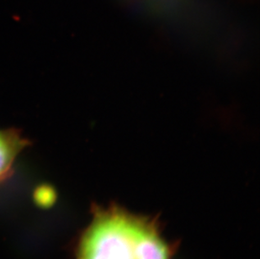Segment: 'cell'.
Wrapping results in <instances>:
<instances>
[{"mask_svg": "<svg viewBox=\"0 0 260 259\" xmlns=\"http://www.w3.org/2000/svg\"><path fill=\"white\" fill-rule=\"evenodd\" d=\"M76 259H170L152 223L117 209L99 210L79 241Z\"/></svg>", "mask_w": 260, "mask_h": 259, "instance_id": "1", "label": "cell"}, {"mask_svg": "<svg viewBox=\"0 0 260 259\" xmlns=\"http://www.w3.org/2000/svg\"><path fill=\"white\" fill-rule=\"evenodd\" d=\"M25 144V140L17 132L0 130V179L9 174L16 156Z\"/></svg>", "mask_w": 260, "mask_h": 259, "instance_id": "2", "label": "cell"}]
</instances>
